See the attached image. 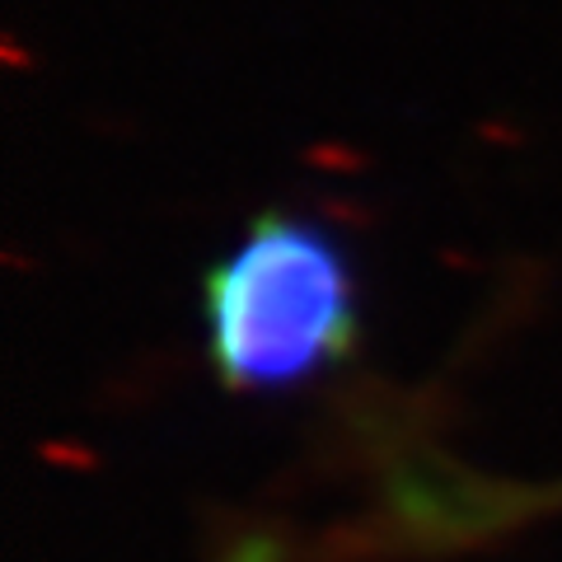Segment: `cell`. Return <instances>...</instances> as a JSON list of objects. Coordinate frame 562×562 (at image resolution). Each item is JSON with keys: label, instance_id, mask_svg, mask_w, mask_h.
<instances>
[{"label": "cell", "instance_id": "1", "mask_svg": "<svg viewBox=\"0 0 562 562\" xmlns=\"http://www.w3.org/2000/svg\"><path fill=\"white\" fill-rule=\"evenodd\" d=\"M351 342L338 249L314 225L258 221L206 277V347L221 380L281 390L328 371Z\"/></svg>", "mask_w": 562, "mask_h": 562}]
</instances>
